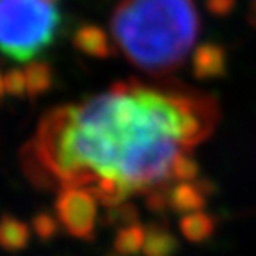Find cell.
<instances>
[{
  "mask_svg": "<svg viewBox=\"0 0 256 256\" xmlns=\"http://www.w3.org/2000/svg\"><path fill=\"white\" fill-rule=\"evenodd\" d=\"M219 116L212 94L180 82H116L46 112L24 150V169L46 187L88 188L110 208L134 194L168 190L176 158L212 136Z\"/></svg>",
  "mask_w": 256,
  "mask_h": 256,
  "instance_id": "cell-1",
  "label": "cell"
},
{
  "mask_svg": "<svg viewBox=\"0 0 256 256\" xmlns=\"http://www.w3.org/2000/svg\"><path fill=\"white\" fill-rule=\"evenodd\" d=\"M200 27L194 0H121L110 18L118 48L153 76H168L184 66L196 50Z\"/></svg>",
  "mask_w": 256,
  "mask_h": 256,
  "instance_id": "cell-2",
  "label": "cell"
},
{
  "mask_svg": "<svg viewBox=\"0 0 256 256\" xmlns=\"http://www.w3.org/2000/svg\"><path fill=\"white\" fill-rule=\"evenodd\" d=\"M60 24L57 4L46 0H0V52L30 62L56 40Z\"/></svg>",
  "mask_w": 256,
  "mask_h": 256,
  "instance_id": "cell-3",
  "label": "cell"
},
{
  "mask_svg": "<svg viewBox=\"0 0 256 256\" xmlns=\"http://www.w3.org/2000/svg\"><path fill=\"white\" fill-rule=\"evenodd\" d=\"M56 214L66 233L88 242L94 238L98 200L88 188H60L56 200Z\"/></svg>",
  "mask_w": 256,
  "mask_h": 256,
  "instance_id": "cell-4",
  "label": "cell"
},
{
  "mask_svg": "<svg viewBox=\"0 0 256 256\" xmlns=\"http://www.w3.org/2000/svg\"><path fill=\"white\" fill-rule=\"evenodd\" d=\"M212 184L208 180L176 182L168 188L169 208L180 216L201 212L206 204V198L212 194Z\"/></svg>",
  "mask_w": 256,
  "mask_h": 256,
  "instance_id": "cell-5",
  "label": "cell"
},
{
  "mask_svg": "<svg viewBox=\"0 0 256 256\" xmlns=\"http://www.w3.org/2000/svg\"><path fill=\"white\" fill-rule=\"evenodd\" d=\"M226 52L216 43H203L192 54V73L200 80L219 78L226 73Z\"/></svg>",
  "mask_w": 256,
  "mask_h": 256,
  "instance_id": "cell-6",
  "label": "cell"
},
{
  "mask_svg": "<svg viewBox=\"0 0 256 256\" xmlns=\"http://www.w3.org/2000/svg\"><path fill=\"white\" fill-rule=\"evenodd\" d=\"M73 46L78 52L94 57V59H108L116 52L107 32L92 24L82 25L80 28H76V32L73 34Z\"/></svg>",
  "mask_w": 256,
  "mask_h": 256,
  "instance_id": "cell-7",
  "label": "cell"
},
{
  "mask_svg": "<svg viewBox=\"0 0 256 256\" xmlns=\"http://www.w3.org/2000/svg\"><path fill=\"white\" fill-rule=\"evenodd\" d=\"M180 251V242L164 224H150L146 228L142 254L144 256H174Z\"/></svg>",
  "mask_w": 256,
  "mask_h": 256,
  "instance_id": "cell-8",
  "label": "cell"
},
{
  "mask_svg": "<svg viewBox=\"0 0 256 256\" xmlns=\"http://www.w3.org/2000/svg\"><path fill=\"white\" fill-rule=\"evenodd\" d=\"M28 242H30V228L27 222L9 214L0 217V249L16 252L27 248Z\"/></svg>",
  "mask_w": 256,
  "mask_h": 256,
  "instance_id": "cell-9",
  "label": "cell"
},
{
  "mask_svg": "<svg viewBox=\"0 0 256 256\" xmlns=\"http://www.w3.org/2000/svg\"><path fill=\"white\" fill-rule=\"evenodd\" d=\"M178 228L180 233L187 242L190 244H200L204 242L216 232V219L206 212H194L182 216L178 220Z\"/></svg>",
  "mask_w": 256,
  "mask_h": 256,
  "instance_id": "cell-10",
  "label": "cell"
},
{
  "mask_svg": "<svg viewBox=\"0 0 256 256\" xmlns=\"http://www.w3.org/2000/svg\"><path fill=\"white\" fill-rule=\"evenodd\" d=\"M25 72V80H27V94L30 98L44 94L52 89L54 86V70L46 60L34 59L27 64Z\"/></svg>",
  "mask_w": 256,
  "mask_h": 256,
  "instance_id": "cell-11",
  "label": "cell"
},
{
  "mask_svg": "<svg viewBox=\"0 0 256 256\" xmlns=\"http://www.w3.org/2000/svg\"><path fill=\"white\" fill-rule=\"evenodd\" d=\"M144 240H146V228L142 224H134L123 230H118L114 238V251L120 256H136L142 252Z\"/></svg>",
  "mask_w": 256,
  "mask_h": 256,
  "instance_id": "cell-12",
  "label": "cell"
},
{
  "mask_svg": "<svg viewBox=\"0 0 256 256\" xmlns=\"http://www.w3.org/2000/svg\"><path fill=\"white\" fill-rule=\"evenodd\" d=\"M107 224L112 228L123 230L126 226H134V224L139 222V210L132 201H123V203L116 204V206H110L107 212Z\"/></svg>",
  "mask_w": 256,
  "mask_h": 256,
  "instance_id": "cell-13",
  "label": "cell"
},
{
  "mask_svg": "<svg viewBox=\"0 0 256 256\" xmlns=\"http://www.w3.org/2000/svg\"><path fill=\"white\" fill-rule=\"evenodd\" d=\"M200 178V164L188 153L180 155L172 164V180L176 182H198Z\"/></svg>",
  "mask_w": 256,
  "mask_h": 256,
  "instance_id": "cell-14",
  "label": "cell"
},
{
  "mask_svg": "<svg viewBox=\"0 0 256 256\" xmlns=\"http://www.w3.org/2000/svg\"><path fill=\"white\" fill-rule=\"evenodd\" d=\"M60 228V222L56 216L50 212H40L32 219V230L41 240H52L57 236Z\"/></svg>",
  "mask_w": 256,
  "mask_h": 256,
  "instance_id": "cell-15",
  "label": "cell"
},
{
  "mask_svg": "<svg viewBox=\"0 0 256 256\" xmlns=\"http://www.w3.org/2000/svg\"><path fill=\"white\" fill-rule=\"evenodd\" d=\"M4 84H6V92L9 96L14 98H22L27 94V80H25V72L24 70L12 68L4 75Z\"/></svg>",
  "mask_w": 256,
  "mask_h": 256,
  "instance_id": "cell-16",
  "label": "cell"
},
{
  "mask_svg": "<svg viewBox=\"0 0 256 256\" xmlns=\"http://www.w3.org/2000/svg\"><path fill=\"white\" fill-rule=\"evenodd\" d=\"M146 206L153 214H164L169 208L168 190H153L146 194Z\"/></svg>",
  "mask_w": 256,
  "mask_h": 256,
  "instance_id": "cell-17",
  "label": "cell"
},
{
  "mask_svg": "<svg viewBox=\"0 0 256 256\" xmlns=\"http://www.w3.org/2000/svg\"><path fill=\"white\" fill-rule=\"evenodd\" d=\"M206 6L214 14H226L232 9L233 0H208Z\"/></svg>",
  "mask_w": 256,
  "mask_h": 256,
  "instance_id": "cell-18",
  "label": "cell"
},
{
  "mask_svg": "<svg viewBox=\"0 0 256 256\" xmlns=\"http://www.w3.org/2000/svg\"><path fill=\"white\" fill-rule=\"evenodd\" d=\"M249 20L256 27V0H251V11H249Z\"/></svg>",
  "mask_w": 256,
  "mask_h": 256,
  "instance_id": "cell-19",
  "label": "cell"
},
{
  "mask_svg": "<svg viewBox=\"0 0 256 256\" xmlns=\"http://www.w3.org/2000/svg\"><path fill=\"white\" fill-rule=\"evenodd\" d=\"M6 94V84H4V75L0 73V102H2V98H4Z\"/></svg>",
  "mask_w": 256,
  "mask_h": 256,
  "instance_id": "cell-20",
  "label": "cell"
},
{
  "mask_svg": "<svg viewBox=\"0 0 256 256\" xmlns=\"http://www.w3.org/2000/svg\"><path fill=\"white\" fill-rule=\"evenodd\" d=\"M46 2H50V4H59V0H46Z\"/></svg>",
  "mask_w": 256,
  "mask_h": 256,
  "instance_id": "cell-21",
  "label": "cell"
}]
</instances>
